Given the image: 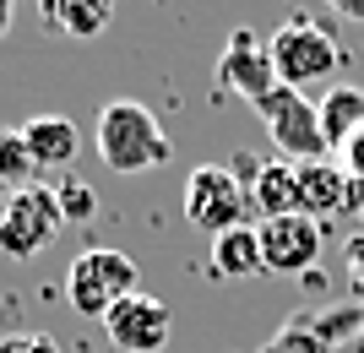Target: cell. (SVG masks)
Here are the masks:
<instances>
[{"label":"cell","mask_w":364,"mask_h":353,"mask_svg":"<svg viewBox=\"0 0 364 353\" xmlns=\"http://www.w3.org/2000/svg\"><path fill=\"white\" fill-rule=\"evenodd\" d=\"M299 201H304V217H343L353 207V174L337 169V163H299Z\"/></svg>","instance_id":"cell-10"},{"label":"cell","mask_w":364,"mask_h":353,"mask_svg":"<svg viewBox=\"0 0 364 353\" xmlns=\"http://www.w3.org/2000/svg\"><path fill=\"white\" fill-rule=\"evenodd\" d=\"M22 141H28L38 174L44 169H71L76 153H82V136H76V125L65 120V114H33V120L22 125Z\"/></svg>","instance_id":"cell-11"},{"label":"cell","mask_w":364,"mask_h":353,"mask_svg":"<svg viewBox=\"0 0 364 353\" xmlns=\"http://www.w3.org/2000/svg\"><path fill=\"white\" fill-rule=\"evenodd\" d=\"M55 196H60L65 223H87V217H92V207H98V196H92V190H87L82 180H65L60 190H55Z\"/></svg>","instance_id":"cell-17"},{"label":"cell","mask_w":364,"mask_h":353,"mask_svg":"<svg viewBox=\"0 0 364 353\" xmlns=\"http://www.w3.org/2000/svg\"><path fill=\"white\" fill-rule=\"evenodd\" d=\"M213 272L218 277H234V283L267 272V266H261V229L240 223V229L218 234V239H213Z\"/></svg>","instance_id":"cell-15"},{"label":"cell","mask_w":364,"mask_h":353,"mask_svg":"<svg viewBox=\"0 0 364 353\" xmlns=\"http://www.w3.org/2000/svg\"><path fill=\"white\" fill-rule=\"evenodd\" d=\"M321 261V223L316 217H267L261 223V266L277 277H294V272H310Z\"/></svg>","instance_id":"cell-9"},{"label":"cell","mask_w":364,"mask_h":353,"mask_svg":"<svg viewBox=\"0 0 364 353\" xmlns=\"http://www.w3.org/2000/svg\"><path fill=\"white\" fill-rule=\"evenodd\" d=\"M104 332L120 353H164L168 332H174V315H168V305L158 293L136 288L131 299H120V305L104 315Z\"/></svg>","instance_id":"cell-7"},{"label":"cell","mask_w":364,"mask_h":353,"mask_svg":"<svg viewBox=\"0 0 364 353\" xmlns=\"http://www.w3.org/2000/svg\"><path fill=\"white\" fill-rule=\"evenodd\" d=\"M321 131H326V147L343 153L353 136L364 131V92L348 87V82H332V87L321 92Z\"/></svg>","instance_id":"cell-14"},{"label":"cell","mask_w":364,"mask_h":353,"mask_svg":"<svg viewBox=\"0 0 364 353\" xmlns=\"http://www.w3.org/2000/svg\"><path fill=\"white\" fill-rule=\"evenodd\" d=\"M343 169H348L353 180H364V131L348 141V147H343Z\"/></svg>","instance_id":"cell-19"},{"label":"cell","mask_w":364,"mask_h":353,"mask_svg":"<svg viewBox=\"0 0 364 353\" xmlns=\"http://www.w3.org/2000/svg\"><path fill=\"white\" fill-rule=\"evenodd\" d=\"M60 223H65L60 196L44 190V185L6 196V207H0V256H6V261H28V256H38V250L60 234Z\"/></svg>","instance_id":"cell-5"},{"label":"cell","mask_w":364,"mask_h":353,"mask_svg":"<svg viewBox=\"0 0 364 353\" xmlns=\"http://www.w3.org/2000/svg\"><path fill=\"white\" fill-rule=\"evenodd\" d=\"M337 16H348V22H364V0H326Z\"/></svg>","instance_id":"cell-20"},{"label":"cell","mask_w":364,"mask_h":353,"mask_svg":"<svg viewBox=\"0 0 364 353\" xmlns=\"http://www.w3.org/2000/svg\"><path fill=\"white\" fill-rule=\"evenodd\" d=\"M33 180H38V163H33L22 131H0V196L33 190Z\"/></svg>","instance_id":"cell-16"},{"label":"cell","mask_w":364,"mask_h":353,"mask_svg":"<svg viewBox=\"0 0 364 353\" xmlns=\"http://www.w3.org/2000/svg\"><path fill=\"white\" fill-rule=\"evenodd\" d=\"M261 114V125H267V136H272V147L289 163H321V158L332 153L326 147V131H321V109L304 98V92L294 87H272L261 104H250Z\"/></svg>","instance_id":"cell-4"},{"label":"cell","mask_w":364,"mask_h":353,"mask_svg":"<svg viewBox=\"0 0 364 353\" xmlns=\"http://www.w3.org/2000/svg\"><path fill=\"white\" fill-rule=\"evenodd\" d=\"M11 16H16V0H0V38L11 33Z\"/></svg>","instance_id":"cell-21"},{"label":"cell","mask_w":364,"mask_h":353,"mask_svg":"<svg viewBox=\"0 0 364 353\" xmlns=\"http://www.w3.org/2000/svg\"><path fill=\"white\" fill-rule=\"evenodd\" d=\"M250 207L261 212V223H267V217L304 212V201H299V163H289V158L261 163V169L250 174Z\"/></svg>","instance_id":"cell-12"},{"label":"cell","mask_w":364,"mask_h":353,"mask_svg":"<svg viewBox=\"0 0 364 353\" xmlns=\"http://www.w3.org/2000/svg\"><path fill=\"white\" fill-rule=\"evenodd\" d=\"M92 141H98L104 169H114V174H147V169H164L168 158H174L168 131L158 125V114H152L147 104H136V98H114V104L98 109Z\"/></svg>","instance_id":"cell-1"},{"label":"cell","mask_w":364,"mask_h":353,"mask_svg":"<svg viewBox=\"0 0 364 353\" xmlns=\"http://www.w3.org/2000/svg\"><path fill=\"white\" fill-rule=\"evenodd\" d=\"M267 49H272L277 82L294 87V92H304L310 82H332L337 65H343V49L332 44V33L316 28V22H304V16L283 22V28L267 38Z\"/></svg>","instance_id":"cell-3"},{"label":"cell","mask_w":364,"mask_h":353,"mask_svg":"<svg viewBox=\"0 0 364 353\" xmlns=\"http://www.w3.org/2000/svg\"><path fill=\"white\" fill-rule=\"evenodd\" d=\"M218 82H223L228 92H240L245 104H261L272 87H283V82H277V65H272L267 38H256L250 28H234V33H228L223 55H218Z\"/></svg>","instance_id":"cell-8"},{"label":"cell","mask_w":364,"mask_h":353,"mask_svg":"<svg viewBox=\"0 0 364 353\" xmlns=\"http://www.w3.org/2000/svg\"><path fill=\"white\" fill-rule=\"evenodd\" d=\"M245 207H250V190H245L240 174H228L223 163L191 169V180H185V217H191V229L218 239V234L245 223Z\"/></svg>","instance_id":"cell-6"},{"label":"cell","mask_w":364,"mask_h":353,"mask_svg":"<svg viewBox=\"0 0 364 353\" xmlns=\"http://www.w3.org/2000/svg\"><path fill=\"white\" fill-rule=\"evenodd\" d=\"M136 288H141L136 261H131L125 250H109V245L82 250L71 261V272H65V299H71V310L87 315V321H104L109 310L120 305V299H131Z\"/></svg>","instance_id":"cell-2"},{"label":"cell","mask_w":364,"mask_h":353,"mask_svg":"<svg viewBox=\"0 0 364 353\" xmlns=\"http://www.w3.org/2000/svg\"><path fill=\"white\" fill-rule=\"evenodd\" d=\"M38 22L60 38L87 44L114 22V0H38Z\"/></svg>","instance_id":"cell-13"},{"label":"cell","mask_w":364,"mask_h":353,"mask_svg":"<svg viewBox=\"0 0 364 353\" xmlns=\"http://www.w3.org/2000/svg\"><path fill=\"white\" fill-rule=\"evenodd\" d=\"M0 353H60V342L49 337V332H6Z\"/></svg>","instance_id":"cell-18"}]
</instances>
